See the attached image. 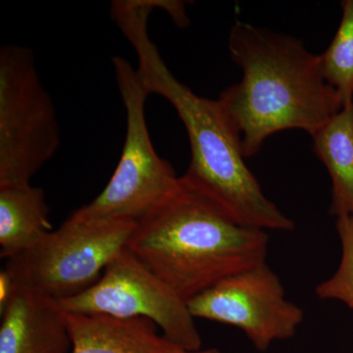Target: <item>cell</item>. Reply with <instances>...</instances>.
Returning <instances> with one entry per match:
<instances>
[{
    "label": "cell",
    "mask_w": 353,
    "mask_h": 353,
    "mask_svg": "<svg viewBox=\"0 0 353 353\" xmlns=\"http://www.w3.org/2000/svg\"><path fill=\"white\" fill-rule=\"evenodd\" d=\"M188 305L194 319L241 330L260 352L296 336L304 321L303 308L287 299L282 281L267 262L224 279Z\"/></svg>",
    "instance_id": "cell-8"
},
{
    "label": "cell",
    "mask_w": 353,
    "mask_h": 353,
    "mask_svg": "<svg viewBox=\"0 0 353 353\" xmlns=\"http://www.w3.org/2000/svg\"><path fill=\"white\" fill-rule=\"evenodd\" d=\"M67 312L37 290L15 284L1 311L0 353H71Z\"/></svg>",
    "instance_id": "cell-9"
},
{
    "label": "cell",
    "mask_w": 353,
    "mask_h": 353,
    "mask_svg": "<svg viewBox=\"0 0 353 353\" xmlns=\"http://www.w3.org/2000/svg\"><path fill=\"white\" fill-rule=\"evenodd\" d=\"M61 141L54 104L39 79L34 52L0 50V188L30 185Z\"/></svg>",
    "instance_id": "cell-5"
},
{
    "label": "cell",
    "mask_w": 353,
    "mask_h": 353,
    "mask_svg": "<svg viewBox=\"0 0 353 353\" xmlns=\"http://www.w3.org/2000/svg\"><path fill=\"white\" fill-rule=\"evenodd\" d=\"M124 108L127 131L122 154L110 181L94 201L76 214L83 218H139L170 192L179 181L173 167L155 152L145 119L148 90L138 71L122 57L112 58Z\"/></svg>",
    "instance_id": "cell-6"
},
{
    "label": "cell",
    "mask_w": 353,
    "mask_h": 353,
    "mask_svg": "<svg viewBox=\"0 0 353 353\" xmlns=\"http://www.w3.org/2000/svg\"><path fill=\"white\" fill-rule=\"evenodd\" d=\"M229 50L243 79L218 101L240 134L245 158L278 132L303 130L312 136L343 108L323 75L320 55L299 39L236 21Z\"/></svg>",
    "instance_id": "cell-2"
},
{
    "label": "cell",
    "mask_w": 353,
    "mask_h": 353,
    "mask_svg": "<svg viewBox=\"0 0 353 353\" xmlns=\"http://www.w3.org/2000/svg\"><path fill=\"white\" fill-rule=\"evenodd\" d=\"M267 232L236 224L179 176L143 217L130 252L189 303L230 276L265 263Z\"/></svg>",
    "instance_id": "cell-3"
},
{
    "label": "cell",
    "mask_w": 353,
    "mask_h": 353,
    "mask_svg": "<svg viewBox=\"0 0 353 353\" xmlns=\"http://www.w3.org/2000/svg\"><path fill=\"white\" fill-rule=\"evenodd\" d=\"M137 221L83 218L75 212L55 231L24 252L7 259L6 270L16 285L57 301L83 294L101 278L126 248Z\"/></svg>",
    "instance_id": "cell-4"
},
{
    "label": "cell",
    "mask_w": 353,
    "mask_h": 353,
    "mask_svg": "<svg viewBox=\"0 0 353 353\" xmlns=\"http://www.w3.org/2000/svg\"><path fill=\"white\" fill-rule=\"evenodd\" d=\"M72 336L71 353H214L190 352L176 347L145 318L120 319L104 315L67 312Z\"/></svg>",
    "instance_id": "cell-10"
},
{
    "label": "cell",
    "mask_w": 353,
    "mask_h": 353,
    "mask_svg": "<svg viewBox=\"0 0 353 353\" xmlns=\"http://www.w3.org/2000/svg\"><path fill=\"white\" fill-rule=\"evenodd\" d=\"M214 353H221V352H219V350H216Z\"/></svg>",
    "instance_id": "cell-16"
},
{
    "label": "cell",
    "mask_w": 353,
    "mask_h": 353,
    "mask_svg": "<svg viewBox=\"0 0 353 353\" xmlns=\"http://www.w3.org/2000/svg\"><path fill=\"white\" fill-rule=\"evenodd\" d=\"M152 7L125 2L112 17L138 57L139 79L148 94L170 102L189 136L190 162L183 178L241 226L290 232L294 221L265 196L245 161L241 136L218 99L194 94L172 74L148 31Z\"/></svg>",
    "instance_id": "cell-1"
},
{
    "label": "cell",
    "mask_w": 353,
    "mask_h": 353,
    "mask_svg": "<svg viewBox=\"0 0 353 353\" xmlns=\"http://www.w3.org/2000/svg\"><path fill=\"white\" fill-rule=\"evenodd\" d=\"M341 9L338 31L320 60L323 75L338 92L343 108L353 102V0L341 1Z\"/></svg>",
    "instance_id": "cell-13"
},
{
    "label": "cell",
    "mask_w": 353,
    "mask_h": 353,
    "mask_svg": "<svg viewBox=\"0 0 353 353\" xmlns=\"http://www.w3.org/2000/svg\"><path fill=\"white\" fill-rule=\"evenodd\" d=\"M336 231L341 243L338 269L316 287V296L325 301H338L353 311V216L336 218Z\"/></svg>",
    "instance_id": "cell-14"
},
{
    "label": "cell",
    "mask_w": 353,
    "mask_h": 353,
    "mask_svg": "<svg viewBox=\"0 0 353 353\" xmlns=\"http://www.w3.org/2000/svg\"><path fill=\"white\" fill-rule=\"evenodd\" d=\"M58 303L66 312L77 314L145 318L176 347L190 352L202 350L201 336L187 301L127 248L110 262L92 288Z\"/></svg>",
    "instance_id": "cell-7"
},
{
    "label": "cell",
    "mask_w": 353,
    "mask_h": 353,
    "mask_svg": "<svg viewBox=\"0 0 353 353\" xmlns=\"http://www.w3.org/2000/svg\"><path fill=\"white\" fill-rule=\"evenodd\" d=\"M50 208L41 188H0V256L12 259L52 231Z\"/></svg>",
    "instance_id": "cell-11"
},
{
    "label": "cell",
    "mask_w": 353,
    "mask_h": 353,
    "mask_svg": "<svg viewBox=\"0 0 353 353\" xmlns=\"http://www.w3.org/2000/svg\"><path fill=\"white\" fill-rule=\"evenodd\" d=\"M311 137L331 176L332 214L353 216V102Z\"/></svg>",
    "instance_id": "cell-12"
},
{
    "label": "cell",
    "mask_w": 353,
    "mask_h": 353,
    "mask_svg": "<svg viewBox=\"0 0 353 353\" xmlns=\"http://www.w3.org/2000/svg\"><path fill=\"white\" fill-rule=\"evenodd\" d=\"M15 283L13 282L6 269L0 273V310H3L9 299L12 296Z\"/></svg>",
    "instance_id": "cell-15"
}]
</instances>
